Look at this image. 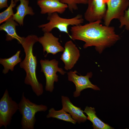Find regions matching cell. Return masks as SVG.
Segmentation results:
<instances>
[{"label":"cell","instance_id":"1","mask_svg":"<svg viewBox=\"0 0 129 129\" xmlns=\"http://www.w3.org/2000/svg\"><path fill=\"white\" fill-rule=\"evenodd\" d=\"M102 20L89 22L83 25L72 26L70 38L73 40H80L85 43L83 47L94 46L101 53L106 48L113 45L120 39L112 26H103Z\"/></svg>","mask_w":129,"mask_h":129},{"label":"cell","instance_id":"2","mask_svg":"<svg viewBox=\"0 0 129 129\" xmlns=\"http://www.w3.org/2000/svg\"><path fill=\"white\" fill-rule=\"evenodd\" d=\"M38 38L34 35L31 34L24 37L21 44L25 54L24 59L20 63V68L23 69L26 73L24 82L30 85L36 95L39 96L43 92V86L37 79L36 68L37 60L36 56L33 53V47L35 43L38 41Z\"/></svg>","mask_w":129,"mask_h":129},{"label":"cell","instance_id":"3","mask_svg":"<svg viewBox=\"0 0 129 129\" xmlns=\"http://www.w3.org/2000/svg\"><path fill=\"white\" fill-rule=\"evenodd\" d=\"M18 106V110L22 115V129H34L36 121V114L38 112H45L48 109L45 105H38L31 102L26 97L24 92L22 93Z\"/></svg>","mask_w":129,"mask_h":129},{"label":"cell","instance_id":"4","mask_svg":"<svg viewBox=\"0 0 129 129\" xmlns=\"http://www.w3.org/2000/svg\"><path fill=\"white\" fill-rule=\"evenodd\" d=\"M48 15L47 19L49 22L38 26L44 33L50 32L53 29L56 28L60 32L67 34L70 37L68 31V27L70 25L73 26L81 25L84 21L82 15L80 14L69 18L62 17L56 12Z\"/></svg>","mask_w":129,"mask_h":129},{"label":"cell","instance_id":"5","mask_svg":"<svg viewBox=\"0 0 129 129\" xmlns=\"http://www.w3.org/2000/svg\"><path fill=\"white\" fill-rule=\"evenodd\" d=\"M40 62L41 67V72L43 73L46 78L45 90L52 92L54 89V82L58 81V76L57 73L58 72L61 75H64L66 72L62 68L59 67L58 61L56 59H41Z\"/></svg>","mask_w":129,"mask_h":129},{"label":"cell","instance_id":"6","mask_svg":"<svg viewBox=\"0 0 129 129\" xmlns=\"http://www.w3.org/2000/svg\"><path fill=\"white\" fill-rule=\"evenodd\" d=\"M18 109V104L12 99L6 89L0 100V127L7 128L12 117Z\"/></svg>","mask_w":129,"mask_h":129},{"label":"cell","instance_id":"7","mask_svg":"<svg viewBox=\"0 0 129 129\" xmlns=\"http://www.w3.org/2000/svg\"><path fill=\"white\" fill-rule=\"evenodd\" d=\"M107 4V8L103 19L104 25L109 26L112 20H119L123 16L129 6V0H109Z\"/></svg>","mask_w":129,"mask_h":129},{"label":"cell","instance_id":"8","mask_svg":"<svg viewBox=\"0 0 129 129\" xmlns=\"http://www.w3.org/2000/svg\"><path fill=\"white\" fill-rule=\"evenodd\" d=\"M76 70H70L67 73L68 80L73 82L75 84V91L73 93V96L76 97L80 95L81 92L84 89L90 88L94 90H99V88L96 85L92 84L89 80L92 77V74L90 72L87 73L85 76L78 75Z\"/></svg>","mask_w":129,"mask_h":129},{"label":"cell","instance_id":"9","mask_svg":"<svg viewBox=\"0 0 129 129\" xmlns=\"http://www.w3.org/2000/svg\"><path fill=\"white\" fill-rule=\"evenodd\" d=\"M109 0H88V7L84 14L85 20L89 22L102 20L105 14L106 3Z\"/></svg>","mask_w":129,"mask_h":129},{"label":"cell","instance_id":"10","mask_svg":"<svg viewBox=\"0 0 129 129\" xmlns=\"http://www.w3.org/2000/svg\"><path fill=\"white\" fill-rule=\"evenodd\" d=\"M64 48L60 59L64 64L65 69L67 70L72 69L78 60L80 56V51L75 44L71 40L65 43Z\"/></svg>","mask_w":129,"mask_h":129},{"label":"cell","instance_id":"11","mask_svg":"<svg viewBox=\"0 0 129 129\" xmlns=\"http://www.w3.org/2000/svg\"><path fill=\"white\" fill-rule=\"evenodd\" d=\"M59 38L54 36L50 32H44L43 36L38 38V42L42 45L43 53L46 51V57L48 54L50 53L54 55L58 52H63L64 48L59 41Z\"/></svg>","mask_w":129,"mask_h":129},{"label":"cell","instance_id":"12","mask_svg":"<svg viewBox=\"0 0 129 129\" xmlns=\"http://www.w3.org/2000/svg\"><path fill=\"white\" fill-rule=\"evenodd\" d=\"M37 4L41 9L42 14H51L54 13L62 14L68 8L67 5L59 0H38Z\"/></svg>","mask_w":129,"mask_h":129},{"label":"cell","instance_id":"13","mask_svg":"<svg viewBox=\"0 0 129 129\" xmlns=\"http://www.w3.org/2000/svg\"><path fill=\"white\" fill-rule=\"evenodd\" d=\"M62 108L69 114L72 118L77 123L80 124L85 122L87 117L84 114L81 108L75 106L66 96H62L61 97Z\"/></svg>","mask_w":129,"mask_h":129},{"label":"cell","instance_id":"14","mask_svg":"<svg viewBox=\"0 0 129 129\" xmlns=\"http://www.w3.org/2000/svg\"><path fill=\"white\" fill-rule=\"evenodd\" d=\"M18 25V23L14 20L12 16L0 26V30L4 31L6 33V40L9 41L16 39L18 43L21 44L24 37L20 36L16 33V27Z\"/></svg>","mask_w":129,"mask_h":129},{"label":"cell","instance_id":"15","mask_svg":"<svg viewBox=\"0 0 129 129\" xmlns=\"http://www.w3.org/2000/svg\"><path fill=\"white\" fill-rule=\"evenodd\" d=\"M14 1L16 3L20 1V4L16 8V12L14 14L13 17L20 26H23L24 19L25 16L27 15L33 16L35 13L32 7L28 5V0H14Z\"/></svg>","mask_w":129,"mask_h":129},{"label":"cell","instance_id":"16","mask_svg":"<svg viewBox=\"0 0 129 129\" xmlns=\"http://www.w3.org/2000/svg\"><path fill=\"white\" fill-rule=\"evenodd\" d=\"M87 115V119L92 123V125L94 129H112L113 128L108 124L104 123L100 120L96 114L94 108L87 106L83 111Z\"/></svg>","mask_w":129,"mask_h":129},{"label":"cell","instance_id":"17","mask_svg":"<svg viewBox=\"0 0 129 129\" xmlns=\"http://www.w3.org/2000/svg\"><path fill=\"white\" fill-rule=\"evenodd\" d=\"M21 52V50L18 51L15 54L9 58H0V63L4 67L3 73L5 74L9 70L13 71L15 66L21 62V57H19Z\"/></svg>","mask_w":129,"mask_h":129},{"label":"cell","instance_id":"18","mask_svg":"<svg viewBox=\"0 0 129 129\" xmlns=\"http://www.w3.org/2000/svg\"><path fill=\"white\" fill-rule=\"evenodd\" d=\"M47 118H53L71 123L75 124L76 122L72 117L71 115L62 108L56 110L54 108L50 109L46 116Z\"/></svg>","mask_w":129,"mask_h":129},{"label":"cell","instance_id":"19","mask_svg":"<svg viewBox=\"0 0 129 129\" xmlns=\"http://www.w3.org/2000/svg\"><path fill=\"white\" fill-rule=\"evenodd\" d=\"M16 3L14 0H11L10 5L7 8L0 13V23L5 22L13 16L14 14L13 8L16 6Z\"/></svg>","mask_w":129,"mask_h":129},{"label":"cell","instance_id":"20","mask_svg":"<svg viewBox=\"0 0 129 129\" xmlns=\"http://www.w3.org/2000/svg\"><path fill=\"white\" fill-rule=\"evenodd\" d=\"M61 2L67 4L69 11L71 13L78 10V5L87 4L88 0H59Z\"/></svg>","mask_w":129,"mask_h":129},{"label":"cell","instance_id":"21","mask_svg":"<svg viewBox=\"0 0 129 129\" xmlns=\"http://www.w3.org/2000/svg\"><path fill=\"white\" fill-rule=\"evenodd\" d=\"M119 20L120 22L119 28L124 26L125 28L129 31V6L128 9L125 11L123 16Z\"/></svg>","mask_w":129,"mask_h":129},{"label":"cell","instance_id":"22","mask_svg":"<svg viewBox=\"0 0 129 129\" xmlns=\"http://www.w3.org/2000/svg\"><path fill=\"white\" fill-rule=\"evenodd\" d=\"M8 0H0V9L5 7H8L7 4Z\"/></svg>","mask_w":129,"mask_h":129}]
</instances>
